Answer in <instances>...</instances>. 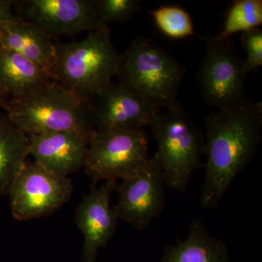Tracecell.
Here are the masks:
<instances>
[{
  "label": "cell",
  "instance_id": "obj_1",
  "mask_svg": "<svg viewBox=\"0 0 262 262\" xmlns=\"http://www.w3.org/2000/svg\"><path fill=\"white\" fill-rule=\"evenodd\" d=\"M205 125L206 173L200 205L202 209L211 210L257 152L262 139V103L246 97L210 114Z\"/></svg>",
  "mask_w": 262,
  "mask_h": 262
},
{
  "label": "cell",
  "instance_id": "obj_2",
  "mask_svg": "<svg viewBox=\"0 0 262 262\" xmlns=\"http://www.w3.org/2000/svg\"><path fill=\"white\" fill-rule=\"evenodd\" d=\"M121 54L108 26L90 32L83 40L56 44L51 80L90 103L116 76Z\"/></svg>",
  "mask_w": 262,
  "mask_h": 262
},
{
  "label": "cell",
  "instance_id": "obj_3",
  "mask_svg": "<svg viewBox=\"0 0 262 262\" xmlns=\"http://www.w3.org/2000/svg\"><path fill=\"white\" fill-rule=\"evenodd\" d=\"M5 111L27 135L73 132L91 140L96 131L90 103L52 80L25 96L10 98Z\"/></svg>",
  "mask_w": 262,
  "mask_h": 262
},
{
  "label": "cell",
  "instance_id": "obj_4",
  "mask_svg": "<svg viewBox=\"0 0 262 262\" xmlns=\"http://www.w3.org/2000/svg\"><path fill=\"white\" fill-rule=\"evenodd\" d=\"M185 69L148 38L136 37L123 54L117 70L119 83L135 91L156 107L178 106L177 94Z\"/></svg>",
  "mask_w": 262,
  "mask_h": 262
},
{
  "label": "cell",
  "instance_id": "obj_5",
  "mask_svg": "<svg viewBox=\"0 0 262 262\" xmlns=\"http://www.w3.org/2000/svg\"><path fill=\"white\" fill-rule=\"evenodd\" d=\"M149 127L158 142L154 156L165 185L177 192H185L205 155L204 134L180 103L167 114L160 113Z\"/></svg>",
  "mask_w": 262,
  "mask_h": 262
},
{
  "label": "cell",
  "instance_id": "obj_6",
  "mask_svg": "<svg viewBox=\"0 0 262 262\" xmlns=\"http://www.w3.org/2000/svg\"><path fill=\"white\" fill-rule=\"evenodd\" d=\"M144 128L97 130L89 141L83 168L94 183L130 178L149 160Z\"/></svg>",
  "mask_w": 262,
  "mask_h": 262
},
{
  "label": "cell",
  "instance_id": "obj_7",
  "mask_svg": "<svg viewBox=\"0 0 262 262\" xmlns=\"http://www.w3.org/2000/svg\"><path fill=\"white\" fill-rule=\"evenodd\" d=\"M206 54L196 77L202 98L208 106L220 108L232 106L246 98L244 60L237 53L232 37H204Z\"/></svg>",
  "mask_w": 262,
  "mask_h": 262
},
{
  "label": "cell",
  "instance_id": "obj_8",
  "mask_svg": "<svg viewBox=\"0 0 262 262\" xmlns=\"http://www.w3.org/2000/svg\"><path fill=\"white\" fill-rule=\"evenodd\" d=\"M73 191L68 177L27 160L8 193L12 215L19 221L47 216L70 201Z\"/></svg>",
  "mask_w": 262,
  "mask_h": 262
},
{
  "label": "cell",
  "instance_id": "obj_9",
  "mask_svg": "<svg viewBox=\"0 0 262 262\" xmlns=\"http://www.w3.org/2000/svg\"><path fill=\"white\" fill-rule=\"evenodd\" d=\"M14 9L18 20L34 24L53 39L104 27L95 0H15Z\"/></svg>",
  "mask_w": 262,
  "mask_h": 262
},
{
  "label": "cell",
  "instance_id": "obj_10",
  "mask_svg": "<svg viewBox=\"0 0 262 262\" xmlns=\"http://www.w3.org/2000/svg\"><path fill=\"white\" fill-rule=\"evenodd\" d=\"M165 181L154 155L145 166L118 186L120 199L113 207L117 219L143 231L161 215L165 204Z\"/></svg>",
  "mask_w": 262,
  "mask_h": 262
},
{
  "label": "cell",
  "instance_id": "obj_11",
  "mask_svg": "<svg viewBox=\"0 0 262 262\" xmlns=\"http://www.w3.org/2000/svg\"><path fill=\"white\" fill-rule=\"evenodd\" d=\"M90 108L97 130L144 128L161 113L135 91L113 82L90 102Z\"/></svg>",
  "mask_w": 262,
  "mask_h": 262
},
{
  "label": "cell",
  "instance_id": "obj_12",
  "mask_svg": "<svg viewBox=\"0 0 262 262\" xmlns=\"http://www.w3.org/2000/svg\"><path fill=\"white\" fill-rule=\"evenodd\" d=\"M117 187L114 179L99 188L93 186L76 209V225L84 237L82 262H96L98 250L104 248L115 233L118 219L110 206V196Z\"/></svg>",
  "mask_w": 262,
  "mask_h": 262
},
{
  "label": "cell",
  "instance_id": "obj_13",
  "mask_svg": "<svg viewBox=\"0 0 262 262\" xmlns=\"http://www.w3.org/2000/svg\"><path fill=\"white\" fill-rule=\"evenodd\" d=\"M29 155L49 171L68 177L83 168L89 139L73 132L27 135Z\"/></svg>",
  "mask_w": 262,
  "mask_h": 262
},
{
  "label": "cell",
  "instance_id": "obj_14",
  "mask_svg": "<svg viewBox=\"0 0 262 262\" xmlns=\"http://www.w3.org/2000/svg\"><path fill=\"white\" fill-rule=\"evenodd\" d=\"M0 49L21 55L51 75L56 57V44L34 24L18 18L5 24L0 32Z\"/></svg>",
  "mask_w": 262,
  "mask_h": 262
},
{
  "label": "cell",
  "instance_id": "obj_15",
  "mask_svg": "<svg viewBox=\"0 0 262 262\" xmlns=\"http://www.w3.org/2000/svg\"><path fill=\"white\" fill-rule=\"evenodd\" d=\"M160 262H229V254L225 243L211 236L203 221L195 218L187 238L165 247Z\"/></svg>",
  "mask_w": 262,
  "mask_h": 262
},
{
  "label": "cell",
  "instance_id": "obj_16",
  "mask_svg": "<svg viewBox=\"0 0 262 262\" xmlns=\"http://www.w3.org/2000/svg\"><path fill=\"white\" fill-rule=\"evenodd\" d=\"M51 80V75L25 57L0 49V88L8 98L21 97Z\"/></svg>",
  "mask_w": 262,
  "mask_h": 262
},
{
  "label": "cell",
  "instance_id": "obj_17",
  "mask_svg": "<svg viewBox=\"0 0 262 262\" xmlns=\"http://www.w3.org/2000/svg\"><path fill=\"white\" fill-rule=\"evenodd\" d=\"M27 134L0 112V196L9 193L15 177L29 156Z\"/></svg>",
  "mask_w": 262,
  "mask_h": 262
},
{
  "label": "cell",
  "instance_id": "obj_18",
  "mask_svg": "<svg viewBox=\"0 0 262 262\" xmlns=\"http://www.w3.org/2000/svg\"><path fill=\"white\" fill-rule=\"evenodd\" d=\"M262 24L261 0H234L227 12L219 37H232L235 33L259 28Z\"/></svg>",
  "mask_w": 262,
  "mask_h": 262
},
{
  "label": "cell",
  "instance_id": "obj_19",
  "mask_svg": "<svg viewBox=\"0 0 262 262\" xmlns=\"http://www.w3.org/2000/svg\"><path fill=\"white\" fill-rule=\"evenodd\" d=\"M160 32L171 39L195 36L190 15L175 5H165L149 11Z\"/></svg>",
  "mask_w": 262,
  "mask_h": 262
},
{
  "label": "cell",
  "instance_id": "obj_20",
  "mask_svg": "<svg viewBox=\"0 0 262 262\" xmlns=\"http://www.w3.org/2000/svg\"><path fill=\"white\" fill-rule=\"evenodd\" d=\"M98 20L103 26L127 21L141 10L139 0H95Z\"/></svg>",
  "mask_w": 262,
  "mask_h": 262
},
{
  "label": "cell",
  "instance_id": "obj_21",
  "mask_svg": "<svg viewBox=\"0 0 262 262\" xmlns=\"http://www.w3.org/2000/svg\"><path fill=\"white\" fill-rule=\"evenodd\" d=\"M246 49V59L244 60L246 75L262 66V31L259 28L244 32L241 37Z\"/></svg>",
  "mask_w": 262,
  "mask_h": 262
},
{
  "label": "cell",
  "instance_id": "obj_22",
  "mask_svg": "<svg viewBox=\"0 0 262 262\" xmlns=\"http://www.w3.org/2000/svg\"><path fill=\"white\" fill-rule=\"evenodd\" d=\"M15 1V0H0V32L5 24L17 19L13 13Z\"/></svg>",
  "mask_w": 262,
  "mask_h": 262
},
{
  "label": "cell",
  "instance_id": "obj_23",
  "mask_svg": "<svg viewBox=\"0 0 262 262\" xmlns=\"http://www.w3.org/2000/svg\"><path fill=\"white\" fill-rule=\"evenodd\" d=\"M9 100L10 98H8V96L3 92V90L0 88V108L5 110Z\"/></svg>",
  "mask_w": 262,
  "mask_h": 262
}]
</instances>
